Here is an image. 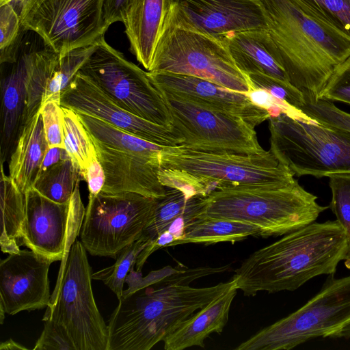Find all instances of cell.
Returning a JSON list of instances; mask_svg holds the SVG:
<instances>
[{
  "label": "cell",
  "instance_id": "6da1fadb",
  "mask_svg": "<svg viewBox=\"0 0 350 350\" xmlns=\"http://www.w3.org/2000/svg\"><path fill=\"white\" fill-rule=\"evenodd\" d=\"M348 254L346 232L336 219L314 221L254 252L232 277L247 297L293 291L313 278L335 274Z\"/></svg>",
  "mask_w": 350,
  "mask_h": 350
},
{
  "label": "cell",
  "instance_id": "7a4b0ae2",
  "mask_svg": "<svg viewBox=\"0 0 350 350\" xmlns=\"http://www.w3.org/2000/svg\"><path fill=\"white\" fill-rule=\"evenodd\" d=\"M278 62L289 82L319 98L336 68L350 56V38L294 0H262Z\"/></svg>",
  "mask_w": 350,
  "mask_h": 350
},
{
  "label": "cell",
  "instance_id": "3957f363",
  "mask_svg": "<svg viewBox=\"0 0 350 350\" xmlns=\"http://www.w3.org/2000/svg\"><path fill=\"white\" fill-rule=\"evenodd\" d=\"M235 284L232 277L208 287L158 282L124 291L109 320L107 350H150Z\"/></svg>",
  "mask_w": 350,
  "mask_h": 350
},
{
  "label": "cell",
  "instance_id": "277c9868",
  "mask_svg": "<svg viewBox=\"0 0 350 350\" xmlns=\"http://www.w3.org/2000/svg\"><path fill=\"white\" fill-rule=\"evenodd\" d=\"M160 183L187 196H207L212 191L239 185H286L293 174L273 153L196 150L166 147L160 154Z\"/></svg>",
  "mask_w": 350,
  "mask_h": 350
},
{
  "label": "cell",
  "instance_id": "5b68a950",
  "mask_svg": "<svg viewBox=\"0 0 350 350\" xmlns=\"http://www.w3.org/2000/svg\"><path fill=\"white\" fill-rule=\"evenodd\" d=\"M295 180L286 185H239L216 189L205 197L200 215L245 221L264 238L283 236L316 221L329 208Z\"/></svg>",
  "mask_w": 350,
  "mask_h": 350
},
{
  "label": "cell",
  "instance_id": "8992f818",
  "mask_svg": "<svg viewBox=\"0 0 350 350\" xmlns=\"http://www.w3.org/2000/svg\"><path fill=\"white\" fill-rule=\"evenodd\" d=\"M317 338H350V275H329L321 290L300 308L234 349L290 350Z\"/></svg>",
  "mask_w": 350,
  "mask_h": 350
},
{
  "label": "cell",
  "instance_id": "52a82bcc",
  "mask_svg": "<svg viewBox=\"0 0 350 350\" xmlns=\"http://www.w3.org/2000/svg\"><path fill=\"white\" fill-rule=\"evenodd\" d=\"M92 268L79 241L61 260L55 287L42 321L51 320L68 333L76 350H107L108 325L96 304Z\"/></svg>",
  "mask_w": 350,
  "mask_h": 350
},
{
  "label": "cell",
  "instance_id": "ba28073f",
  "mask_svg": "<svg viewBox=\"0 0 350 350\" xmlns=\"http://www.w3.org/2000/svg\"><path fill=\"white\" fill-rule=\"evenodd\" d=\"M270 151L294 176L350 173V132L284 113L269 118Z\"/></svg>",
  "mask_w": 350,
  "mask_h": 350
},
{
  "label": "cell",
  "instance_id": "9c48e42d",
  "mask_svg": "<svg viewBox=\"0 0 350 350\" xmlns=\"http://www.w3.org/2000/svg\"><path fill=\"white\" fill-rule=\"evenodd\" d=\"M148 71L194 76L241 93L250 90L224 40L175 27L167 21Z\"/></svg>",
  "mask_w": 350,
  "mask_h": 350
},
{
  "label": "cell",
  "instance_id": "30bf717a",
  "mask_svg": "<svg viewBox=\"0 0 350 350\" xmlns=\"http://www.w3.org/2000/svg\"><path fill=\"white\" fill-rule=\"evenodd\" d=\"M157 200L133 192L89 195L81 242L92 256L117 258L122 249L141 237Z\"/></svg>",
  "mask_w": 350,
  "mask_h": 350
},
{
  "label": "cell",
  "instance_id": "8fae6325",
  "mask_svg": "<svg viewBox=\"0 0 350 350\" xmlns=\"http://www.w3.org/2000/svg\"><path fill=\"white\" fill-rule=\"evenodd\" d=\"M92 79L118 105L151 122L172 127V119L148 72L127 60L104 36L79 70Z\"/></svg>",
  "mask_w": 350,
  "mask_h": 350
},
{
  "label": "cell",
  "instance_id": "7c38bea8",
  "mask_svg": "<svg viewBox=\"0 0 350 350\" xmlns=\"http://www.w3.org/2000/svg\"><path fill=\"white\" fill-rule=\"evenodd\" d=\"M104 1L27 0L20 13L21 26L38 33L46 47L63 55L104 36Z\"/></svg>",
  "mask_w": 350,
  "mask_h": 350
},
{
  "label": "cell",
  "instance_id": "4fadbf2b",
  "mask_svg": "<svg viewBox=\"0 0 350 350\" xmlns=\"http://www.w3.org/2000/svg\"><path fill=\"white\" fill-rule=\"evenodd\" d=\"M158 90L170 112L172 127L183 138L180 146L246 153L265 151L258 142L254 128L241 118Z\"/></svg>",
  "mask_w": 350,
  "mask_h": 350
},
{
  "label": "cell",
  "instance_id": "5bb4252c",
  "mask_svg": "<svg viewBox=\"0 0 350 350\" xmlns=\"http://www.w3.org/2000/svg\"><path fill=\"white\" fill-rule=\"evenodd\" d=\"M79 181L68 203H57L34 188L25 193L23 243L38 254L62 260L81 233L85 210Z\"/></svg>",
  "mask_w": 350,
  "mask_h": 350
},
{
  "label": "cell",
  "instance_id": "9a60e30c",
  "mask_svg": "<svg viewBox=\"0 0 350 350\" xmlns=\"http://www.w3.org/2000/svg\"><path fill=\"white\" fill-rule=\"evenodd\" d=\"M60 105L160 146L176 147L183 142V138L172 127L148 121L118 105L80 72L62 92Z\"/></svg>",
  "mask_w": 350,
  "mask_h": 350
},
{
  "label": "cell",
  "instance_id": "2e32d148",
  "mask_svg": "<svg viewBox=\"0 0 350 350\" xmlns=\"http://www.w3.org/2000/svg\"><path fill=\"white\" fill-rule=\"evenodd\" d=\"M167 21L220 40L231 33L267 29L262 0H174Z\"/></svg>",
  "mask_w": 350,
  "mask_h": 350
},
{
  "label": "cell",
  "instance_id": "e0dca14e",
  "mask_svg": "<svg viewBox=\"0 0 350 350\" xmlns=\"http://www.w3.org/2000/svg\"><path fill=\"white\" fill-rule=\"evenodd\" d=\"M53 261L32 250L9 254L0 262V306L5 313L42 309L51 295L49 271Z\"/></svg>",
  "mask_w": 350,
  "mask_h": 350
},
{
  "label": "cell",
  "instance_id": "ac0fdd59",
  "mask_svg": "<svg viewBox=\"0 0 350 350\" xmlns=\"http://www.w3.org/2000/svg\"><path fill=\"white\" fill-rule=\"evenodd\" d=\"M148 75L159 90L241 118L254 128L270 118L266 109L254 104L245 93L232 91L211 81L167 72L148 71Z\"/></svg>",
  "mask_w": 350,
  "mask_h": 350
},
{
  "label": "cell",
  "instance_id": "d6986e66",
  "mask_svg": "<svg viewBox=\"0 0 350 350\" xmlns=\"http://www.w3.org/2000/svg\"><path fill=\"white\" fill-rule=\"evenodd\" d=\"M92 138L105 174L101 192H133L157 199L165 195L166 187L159 179L160 159L118 150Z\"/></svg>",
  "mask_w": 350,
  "mask_h": 350
},
{
  "label": "cell",
  "instance_id": "ffe728a7",
  "mask_svg": "<svg viewBox=\"0 0 350 350\" xmlns=\"http://www.w3.org/2000/svg\"><path fill=\"white\" fill-rule=\"evenodd\" d=\"M174 0H130L123 23L130 50L148 71Z\"/></svg>",
  "mask_w": 350,
  "mask_h": 350
},
{
  "label": "cell",
  "instance_id": "44dd1931",
  "mask_svg": "<svg viewBox=\"0 0 350 350\" xmlns=\"http://www.w3.org/2000/svg\"><path fill=\"white\" fill-rule=\"evenodd\" d=\"M224 40L243 73H262L290 83L278 62L276 49L267 29L231 33Z\"/></svg>",
  "mask_w": 350,
  "mask_h": 350
},
{
  "label": "cell",
  "instance_id": "7402d4cb",
  "mask_svg": "<svg viewBox=\"0 0 350 350\" xmlns=\"http://www.w3.org/2000/svg\"><path fill=\"white\" fill-rule=\"evenodd\" d=\"M236 284L184 321L163 340L165 350H183L198 346L211 334H220L228 323L232 301L237 295Z\"/></svg>",
  "mask_w": 350,
  "mask_h": 350
},
{
  "label": "cell",
  "instance_id": "603a6c76",
  "mask_svg": "<svg viewBox=\"0 0 350 350\" xmlns=\"http://www.w3.org/2000/svg\"><path fill=\"white\" fill-rule=\"evenodd\" d=\"M49 148L39 110L23 125L8 158L9 176L24 193L33 188Z\"/></svg>",
  "mask_w": 350,
  "mask_h": 350
},
{
  "label": "cell",
  "instance_id": "cb8c5ba5",
  "mask_svg": "<svg viewBox=\"0 0 350 350\" xmlns=\"http://www.w3.org/2000/svg\"><path fill=\"white\" fill-rule=\"evenodd\" d=\"M25 62L24 55L1 80V159H8L25 124L26 111Z\"/></svg>",
  "mask_w": 350,
  "mask_h": 350
},
{
  "label": "cell",
  "instance_id": "d4e9b609",
  "mask_svg": "<svg viewBox=\"0 0 350 350\" xmlns=\"http://www.w3.org/2000/svg\"><path fill=\"white\" fill-rule=\"evenodd\" d=\"M250 236H260V228L245 221L199 215L185 228L181 239L170 246L191 243L206 245L220 242L234 243Z\"/></svg>",
  "mask_w": 350,
  "mask_h": 350
},
{
  "label": "cell",
  "instance_id": "484cf974",
  "mask_svg": "<svg viewBox=\"0 0 350 350\" xmlns=\"http://www.w3.org/2000/svg\"><path fill=\"white\" fill-rule=\"evenodd\" d=\"M25 193L1 167V234L3 253L13 254L21 250L17 240L22 239L25 219Z\"/></svg>",
  "mask_w": 350,
  "mask_h": 350
},
{
  "label": "cell",
  "instance_id": "4316f807",
  "mask_svg": "<svg viewBox=\"0 0 350 350\" xmlns=\"http://www.w3.org/2000/svg\"><path fill=\"white\" fill-rule=\"evenodd\" d=\"M77 113L90 135L111 148L139 156L160 159L161 152L167 147L124 131L98 118Z\"/></svg>",
  "mask_w": 350,
  "mask_h": 350
},
{
  "label": "cell",
  "instance_id": "83f0119b",
  "mask_svg": "<svg viewBox=\"0 0 350 350\" xmlns=\"http://www.w3.org/2000/svg\"><path fill=\"white\" fill-rule=\"evenodd\" d=\"M24 57L26 68L25 122L40 110L47 83L57 64L59 54L46 47L25 54Z\"/></svg>",
  "mask_w": 350,
  "mask_h": 350
},
{
  "label": "cell",
  "instance_id": "f1b7e54d",
  "mask_svg": "<svg viewBox=\"0 0 350 350\" xmlns=\"http://www.w3.org/2000/svg\"><path fill=\"white\" fill-rule=\"evenodd\" d=\"M204 198L199 195L188 197L178 189L166 187L165 195L158 199L152 218L141 237L149 242L154 240L176 219L202 204Z\"/></svg>",
  "mask_w": 350,
  "mask_h": 350
},
{
  "label": "cell",
  "instance_id": "f546056e",
  "mask_svg": "<svg viewBox=\"0 0 350 350\" xmlns=\"http://www.w3.org/2000/svg\"><path fill=\"white\" fill-rule=\"evenodd\" d=\"M82 176L71 159L62 161L41 172L33 188L57 203H68Z\"/></svg>",
  "mask_w": 350,
  "mask_h": 350
},
{
  "label": "cell",
  "instance_id": "4dcf8cb0",
  "mask_svg": "<svg viewBox=\"0 0 350 350\" xmlns=\"http://www.w3.org/2000/svg\"><path fill=\"white\" fill-rule=\"evenodd\" d=\"M64 113V148L79 168L84 180L90 163L97 157L92 138L78 113L63 107Z\"/></svg>",
  "mask_w": 350,
  "mask_h": 350
},
{
  "label": "cell",
  "instance_id": "1f68e13d",
  "mask_svg": "<svg viewBox=\"0 0 350 350\" xmlns=\"http://www.w3.org/2000/svg\"><path fill=\"white\" fill-rule=\"evenodd\" d=\"M94 44L59 55L55 69L47 83L42 104L49 100L60 103L62 92L85 62L94 49Z\"/></svg>",
  "mask_w": 350,
  "mask_h": 350
},
{
  "label": "cell",
  "instance_id": "d6a6232c",
  "mask_svg": "<svg viewBox=\"0 0 350 350\" xmlns=\"http://www.w3.org/2000/svg\"><path fill=\"white\" fill-rule=\"evenodd\" d=\"M148 243L149 241L141 237L127 245L118 254L113 265L92 273V280L102 281L116 294L118 299H120L128 273L133 268L139 254Z\"/></svg>",
  "mask_w": 350,
  "mask_h": 350
},
{
  "label": "cell",
  "instance_id": "836d02e7",
  "mask_svg": "<svg viewBox=\"0 0 350 350\" xmlns=\"http://www.w3.org/2000/svg\"><path fill=\"white\" fill-rule=\"evenodd\" d=\"M328 178L332 192L329 208L346 232L349 254L345 260V265L350 269V173L334 174Z\"/></svg>",
  "mask_w": 350,
  "mask_h": 350
},
{
  "label": "cell",
  "instance_id": "e575fe53",
  "mask_svg": "<svg viewBox=\"0 0 350 350\" xmlns=\"http://www.w3.org/2000/svg\"><path fill=\"white\" fill-rule=\"evenodd\" d=\"M350 38V0H294Z\"/></svg>",
  "mask_w": 350,
  "mask_h": 350
},
{
  "label": "cell",
  "instance_id": "d590c367",
  "mask_svg": "<svg viewBox=\"0 0 350 350\" xmlns=\"http://www.w3.org/2000/svg\"><path fill=\"white\" fill-rule=\"evenodd\" d=\"M303 94L304 102L299 110L304 113L321 124L350 132V113L340 109L332 101Z\"/></svg>",
  "mask_w": 350,
  "mask_h": 350
},
{
  "label": "cell",
  "instance_id": "8d00e7d4",
  "mask_svg": "<svg viewBox=\"0 0 350 350\" xmlns=\"http://www.w3.org/2000/svg\"><path fill=\"white\" fill-rule=\"evenodd\" d=\"M22 28L20 14L10 3L0 4L1 64L17 60V41Z\"/></svg>",
  "mask_w": 350,
  "mask_h": 350
},
{
  "label": "cell",
  "instance_id": "74e56055",
  "mask_svg": "<svg viewBox=\"0 0 350 350\" xmlns=\"http://www.w3.org/2000/svg\"><path fill=\"white\" fill-rule=\"evenodd\" d=\"M245 75L250 90L255 88L265 90L277 99L299 110L304 102V94L290 83L262 73H248Z\"/></svg>",
  "mask_w": 350,
  "mask_h": 350
},
{
  "label": "cell",
  "instance_id": "f35d334b",
  "mask_svg": "<svg viewBox=\"0 0 350 350\" xmlns=\"http://www.w3.org/2000/svg\"><path fill=\"white\" fill-rule=\"evenodd\" d=\"M40 112L49 147L64 148V113L60 103L46 101L41 105Z\"/></svg>",
  "mask_w": 350,
  "mask_h": 350
},
{
  "label": "cell",
  "instance_id": "ab89813d",
  "mask_svg": "<svg viewBox=\"0 0 350 350\" xmlns=\"http://www.w3.org/2000/svg\"><path fill=\"white\" fill-rule=\"evenodd\" d=\"M319 98L350 105V56L336 68Z\"/></svg>",
  "mask_w": 350,
  "mask_h": 350
},
{
  "label": "cell",
  "instance_id": "60d3db41",
  "mask_svg": "<svg viewBox=\"0 0 350 350\" xmlns=\"http://www.w3.org/2000/svg\"><path fill=\"white\" fill-rule=\"evenodd\" d=\"M44 329L33 350H76L66 331L51 320L44 321Z\"/></svg>",
  "mask_w": 350,
  "mask_h": 350
},
{
  "label": "cell",
  "instance_id": "b9f144b4",
  "mask_svg": "<svg viewBox=\"0 0 350 350\" xmlns=\"http://www.w3.org/2000/svg\"><path fill=\"white\" fill-rule=\"evenodd\" d=\"M84 180L88 184L90 196H96L102 191L105 183V174L97 157L88 167Z\"/></svg>",
  "mask_w": 350,
  "mask_h": 350
},
{
  "label": "cell",
  "instance_id": "7bdbcfd3",
  "mask_svg": "<svg viewBox=\"0 0 350 350\" xmlns=\"http://www.w3.org/2000/svg\"><path fill=\"white\" fill-rule=\"evenodd\" d=\"M130 0H105L103 18L106 27L116 22L124 23Z\"/></svg>",
  "mask_w": 350,
  "mask_h": 350
},
{
  "label": "cell",
  "instance_id": "ee69618b",
  "mask_svg": "<svg viewBox=\"0 0 350 350\" xmlns=\"http://www.w3.org/2000/svg\"><path fill=\"white\" fill-rule=\"evenodd\" d=\"M70 159L65 148L61 147L49 148L41 165V172L48 170L59 162Z\"/></svg>",
  "mask_w": 350,
  "mask_h": 350
},
{
  "label": "cell",
  "instance_id": "f6af8a7d",
  "mask_svg": "<svg viewBox=\"0 0 350 350\" xmlns=\"http://www.w3.org/2000/svg\"><path fill=\"white\" fill-rule=\"evenodd\" d=\"M1 350H27V347L15 342L12 339H9L0 345Z\"/></svg>",
  "mask_w": 350,
  "mask_h": 350
},
{
  "label": "cell",
  "instance_id": "bcb514c9",
  "mask_svg": "<svg viewBox=\"0 0 350 350\" xmlns=\"http://www.w3.org/2000/svg\"><path fill=\"white\" fill-rule=\"evenodd\" d=\"M27 0H0V4L10 3L20 14L22 8Z\"/></svg>",
  "mask_w": 350,
  "mask_h": 350
},
{
  "label": "cell",
  "instance_id": "7dc6e473",
  "mask_svg": "<svg viewBox=\"0 0 350 350\" xmlns=\"http://www.w3.org/2000/svg\"><path fill=\"white\" fill-rule=\"evenodd\" d=\"M5 314V312L3 309V308L1 306H0V323L1 324H3V323Z\"/></svg>",
  "mask_w": 350,
  "mask_h": 350
}]
</instances>
